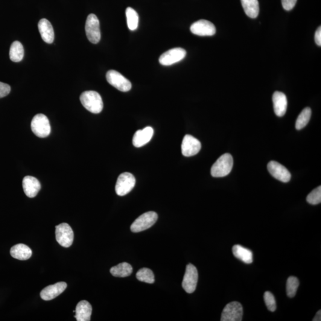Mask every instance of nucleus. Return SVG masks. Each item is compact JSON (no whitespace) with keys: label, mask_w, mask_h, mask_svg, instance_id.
Instances as JSON below:
<instances>
[{"label":"nucleus","mask_w":321,"mask_h":321,"mask_svg":"<svg viewBox=\"0 0 321 321\" xmlns=\"http://www.w3.org/2000/svg\"><path fill=\"white\" fill-rule=\"evenodd\" d=\"M80 100L82 106L92 113H100L103 110V101L98 92L89 90L81 93Z\"/></svg>","instance_id":"f257e3e1"},{"label":"nucleus","mask_w":321,"mask_h":321,"mask_svg":"<svg viewBox=\"0 0 321 321\" xmlns=\"http://www.w3.org/2000/svg\"><path fill=\"white\" fill-rule=\"evenodd\" d=\"M233 159L231 154H225L221 156L212 166L211 173L214 177H223L231 172Z\"/></svg>","instance_id":"f03ea898"},{"label":"nucleus","mask_w":321,"mask_h":321,"mask_svg":"<svg viewBox=\"0 0 321 321\" xmlns=\"http://www.w3.org/2000/svg\"><path fill=\"white\" fill-rule=\"evenodd\" d=\"M32 132L39 138H46L51 133V125L45 115L39 114L34 116L31 122Z\"/></svg>","instance_id":"7ed1b4c3"},{"label":"nucleus","mask_w":321,"mask_h":321,"mask_svg":"<svg viewBox=\"0 0 321 321\" xmlns=\"http://www.w3.org/2000/svg\"><path fill=\"white\" fill-rule=\"evenodd\" d=\"M85 31L86 37L92 43H98L101 40L100 21L94 14H90L87 17Z\"/></svg>","instance_id":"20e7f679"},{"label":"nucleus","mask_w":321,"mask_h":321,"mask_svg":"<svg viewBox=\"0 0 321 321\" xmlns=\"http://www.w3.org/2000/svg\"><path fill=\"white\" fill-rule=\"evenodd\" d=\"M158 215L156 212L150 211L144 213L133 222L130 227L131 231L139 233L150 229L156 223Z\"/></svg>","instance_id":"39448f33"},{"label":"nucleus","mask_w":321,"mask_h":321,"mask_svg":"<svg viewBox=\"0 0 321 321\" xmlns=\"http://www.w3.org/2000/svg\"><path fill=\"white\" fill-rule=\"evenodd\" d=\"M55 237L61 246L69 247L74 242V233L68 224L61 223L55 227Z\"/></svg>","instance_id":"423d86ee"},{"label":"nucleus","mask_w":321,"mask_h":321,"mask_svg":"<svg viewBox=\"0 0 321 321\" xmlns=\"http://www.w3.org/2000/svg\"><path fill=\"white\" fill-rule=\"evenodd\" d=\"M136 184L135 177L130 173L120 175L116 185V192L119 196H125L132 191Z\"/></svg>","instance_id":"0eeeda50"},{"label":"nucleus","mask_w":321,"mask_h":321,"mask_svg":"<svg viewBox=\"0 0 321 321\" xmlns=\"http://www.w3.org/2000/svg\"><path fill=\"white\" fill-rule=\"evenodd\" d=\"M106 79L111 85L121 92H128L132 88V83L119 72L111 70L107 73Z\"/></svg>","instance_id":"6e6552de"},{"label":"nucleus","mask_w":321,"mask_h":321,"mask_svg":"<svg viewBox=\"0 0 321 321\" xmlns=\"http://www.w3.org/2000/svg\"><path fill=\"white\" fill-rule=\"evenodd\" d=\"M198 281V273L194 265H187L182 282V287L186 293L191 294L196 290Z\"/></svg>","instance_id":"1a4fd4ad"},{"label":"nucleus","mask_w":321,"mask_h":321,"mask_svg":"<svg viewBox=\"0 0 321 321\" xmlns=\"http://www.w3.org/2000/svg\"><path fill=\"white\" fill-rule=\"evenodd\" d=\"M243 307L240 303H228L222 312L221 321H241L243 318Z\"/></svg>","instance_id":"9d476101"},{"label":"nucleus","mask_w":321,"mask_h":321,"mask_svg":"<svg viewBox=\"0 0 321 321\" xmlns=\"http://www.w3.org/2000/svg\"><path fill=\"white\" fill-rule=\"evenodd\" d=\"M186 51L182 48H174L169 49L160 55L159 62L162 66H171L179 62L185 58Z\"/></svg>","instance_id":"9b49d317"},{"label":"nucleus","mask_w":321,"mask_h":321,"mask_svg":"<svg viewBox=\"0 0 321 321\" xmlns=\"http://www.w3.org/2000/svg\"><path fill=\"white\" fill-rule=\"evenodd\" d=\"M192 33L198 36H212L216 33L215 26L211 22L200 20L193 23L191 26Z\"/></svg>","instance_id":"f8f14e48"},{"label":"nucleus","mask_w":321,"mask_h":321,"mask_svg":"<svg viewBox=\"0 0 321 321\" xmlns=\"http://www.w3.org/2000/svg\"><path fill=\"white\" fill-rule=\"evenodd\" d=\"M201 144L195 137L186 135L184 137L182 144V153L184 156L192 157L199 153Z\"/></svg>","instance_id":"ddd939ff"},{"label":"nucleus","mask_w":321,"mask_h":321,"mask_svg":"<svg viewBox=\"0 0 321 321\" xmlns=\"http://www.w3.org/2000/svg\"><path fill=\"white\" fill-rule=\"evenodd\" d=\"M271 176L283 183H287L291 179V174L284 166L274 160H271L267 166Z\"/></svg>","instance_id":"4468645a"},{"label":"nucleus","mask_w":321,"mask_h":321,"mask_svg":"<svg viewBox=\"0 0 321 321\" xmlns=\"http://www.w3.org/2000/svg\"><path fill=\"white\" fill-rule=\"evenodd\" d=\"M67 285H68L65 282H59L53 285H49L41 291L40 293V297L46 301L54 299L64 292Z\"/></svg>","instance_id":"2eb2a0df"},{"label":"nucleus","mask_w":321,"mask_h":321,"mask_svg":"<svg viewBox=\"0 0 321 321\" xmlns=\"http://www.w3.org/2000/svg\"><path fill=\"white\" fill-rule=\"evenodd\" d=\"M22 185L25 195L31 198L36 197L41 188L39 180L36 177L29 176L24 177Z\"/></svg>","instance_id":"dca6fc26"},{"label":"nucleus","mask_w":321,"mask_h":321,"mask_svg":"<svg viewBox=\"0 0 321 321\" xmlns=\"http://www.w3.org/2000/svg\"><path fill=\"white\" fill-rule=\"evenodd\" d=\"M153 135L154 129L151 127H147L144 129L136 131L133 136V144L135 147H142L151 141Z\"/></svg>","instance_id":"f3484780"},{"label":"nucleus","mask_w":321,"mask_h":321,"mask_svg":"<svg viewBox=\"0 0 321 321\" xmlns=\"http://www.w3.org/2000/svg\"><path fill=\"white\" fill-rule=\"evenodd\" d=\"M274 112L276 116L282 117L285 115L287 107V100L284 93L276 91L273 96Z\"/></svg>","instance_id":"a211bd4d"},{"label":"nucleus","mask_w":321,"mask_h":321,"mask_svg":"<svg viewBox=\"0 0 321 321\" xmlns=\"http://www.w3.org/2000/svg\"><path fill=\"white\" fill-rule=\"evenodd\" d=\"M39 29L43 41L52 43L54 40V31L51 23L47 19H42L39 23Z\"/></svg>","instance_id":"6ab92c4d"},{"label":"nucleus","mask_w":321,"mask_h":321,"mask_svg":"<svg viewBox=\"0 0 321 321\" xmlns=\"http://www.w3.org/2000/svg\"><path fill=\"white\" fill-rule=\"evenodd\" d=\"M92 311L91 305L86 300H82L78 303L76 308L75 317L78 321H89Z\"/></svg>","instance_id":"aec40b11"},{"label":"nucleus","mask_w":321,"mask_h":321,"mask_svg":"<svg viewBox=\"0 0 321 321\" xmlns=\"http://www.w3.org/2000/svg\"><path fill=\"white\" fill-rule=\"evenodd\" d=\"M10 254L14 258L20 261H26L31 258L32 252L30 247L20 243L11 248Z\"/></svg>","instance_id":"412c9836"},{"label":"nucleus","mask_w":321,"mask_h":321,"mask_svg":"<svg viewBox=\"0 0 321 321\" xmlns=\"http://www.w3.org/2000/svg\"><path fill=\"white\" fill-rule=\"evenodd\" d=\"M233 255L245 264H249L253 262V253L252 251L241 245H235L233 247Z\"/></svg>","instance_id":"4be33fe9"},{"label":"nucleus","mask_w":321,"mask_h":321,"mask_svg":"<svg viewBox=\"0 0 321 321\" xmlns=\"http://www.w3.org/2000/svg\"><path fill=\"white\" fill-rule=\"evenodd\" d=\"M245 13L250 18L255 19L259 13V5L258 0H241Z\"/></svg>","instance_id":"5701e85b"},{"label":"nucleus","mask_w":321,"mask_h":321,"mask_svg":"<svg viewBox=\"0 0 321 321\" xmlns=\"http://www.w3.org/2000/svg\"><path fill=\"white\" fill-rule=\"evenodd\" d=\"M132 272V267L127 262H122L110 269L111 274L116 277H126L130 276Z\"/></svg>","instance_id":"b1692460"},{"label":"nucleus","mask_w":321,"mask_h":321,"mask_svg":"<svg viewBox=\"0 0 321 321\" xmlns=\"http://www.w3.org/2000/svg\"><path fill=\"white\" fill-rule=\"evenodd\" d=\"M24 57V48L19 41L12 43L10 49V58L13 62H20Z\"/></svg>","instance_id":"393cba45"},{"label":"nucleus","mask_w":321,"mask_h":321,"mask_svg":"<svg viewBox=\"0 0 321 321\" xmlns=\"http://www.w3.org/2000/svg\"><path fill=\"white\" fill-rule=\"evenodd\" d=\"M127 23L130 31H135L138 27L139 16L138 13L131 7H127L125 10Z\"/></svg>","instance_id":"a878e982"},{"label":"nucleus","mask_w":321,"mask_h":321,"mask_svg":"<svg viewBox=\"0 0 321 321\" xmlns=\"http://www.w3.org/2000/svg\"><path fill=\"white\" fill-rule=\"evenodd\" d=\"M312 111L310 108L307 107L303 109L297 118L295 127L297 130H301L308 124L310 120Z\"/></svg>","instance_id":"bb28decb"},{"label":"nucleus","mask_w":321,"mask_h":321,"mask_svg":"<svg viewBox=\"0 0 321 321\" xmlns=\"http://www.w3.org/2000/svg\"><path fill=\"white\" fill-rule=\"evenodd\" d=\"M136 278L140 281L153 284L155 282V276L153 271L147 268L139 270L136 274Z\"/></svg>","instance_id":"cd10ccee"},{"label":"nucleus","mask_w":321,"mask_h":321,"mask_svg":"<svg viewBox=\"0 0 321 321\" xmlns=\"http://www.w3.org/2000/svg\"><path fill=\"white\" fill-rule=\"evenodd\" d=\"M299 285V281L298 279L295 277H290L287 280V284H286V291L288 297L293 298L295 296L297 288Z\"/></svg>","instance_id":"c85d7f7f"},{"label":"nucleus","mask_w":321,"mask_h":321,"mask_svg":"<svg viewBox=\"0 0 321 321\" xmlns=\"http://www.w3.org/2000/svg\"><path fill=\"white\" fill-rule=\"evenodd\" d=\"M306 201L311 205H318L321 202V186L312 191L306 198Z\"/></svg>","instance_id":"c756f323"},{"label":"nucleus","mask_w":321,"mask_h":321,"mask_svg":"<svg viewBox=\"0 0 321 321\" xmlns=\"http://www.w3.org/2000/svg\"><path fill=\"white\" fill-rule=\"evenodd\" d=\"M264 298L268 310L271 312L275 311L277 308L276 301L273 294L270 291H266L264 293Z\"/></svg>","instance_id":"7c9ffc66"},{"label":"nucleus","mask_w":321,"mask_h":321,"mask_svg":"<svg viewBox=\"0 0 321 321\" xmlns=\"http://www.w3.org/2000/svg\"><path fill=\"white\" fill-rule=\"evenodd\" d=\"M11 91V87L8 84L0 81V98L5 97Z\"/></svg>","instance_id":"2f4dec72"},{"label":"nucleus","mask_w":321,"mask_h":321,"mask_svg":"<svg viewBox=\"0 0 321 321\" xmlns=\"http://www.w3.org/2000/svg\"><path fill=\"white\" fill-rule=\"evenodd\" d=\"M297 0H281L283 8L285 10H292L296 4Z\"/></svg>","instance_id":"473e14b6"},{"label":"nucleus","mask_w":321,"mask_h":321,"mask_svg":"<svg viewBox=\"0 0 321 321\" xmlns=\"http://www.w3.org/2000/svg\"><path fill=\"white\" fill-rule=\"evenodd\" d=\"M315 40L318 45H321V28H318L315 34Z\"/></svg>","instance_id":"72a5a7b5"},{"label":"nucleus","mask_w":321,"mask_h":321,"mask_svg":"<svg viewBox=\"0 0 321 321\" xmlns=\"http://www.w3.org/2000/svg\"><path fill=\"white\" fill-rule=\"evenodd\" d=\"M313 321H321V311H319L317 312L316 315L314 318V319L312 320Z\"/></svg>","instance_id":"f704fd0d"}]
</instances>
